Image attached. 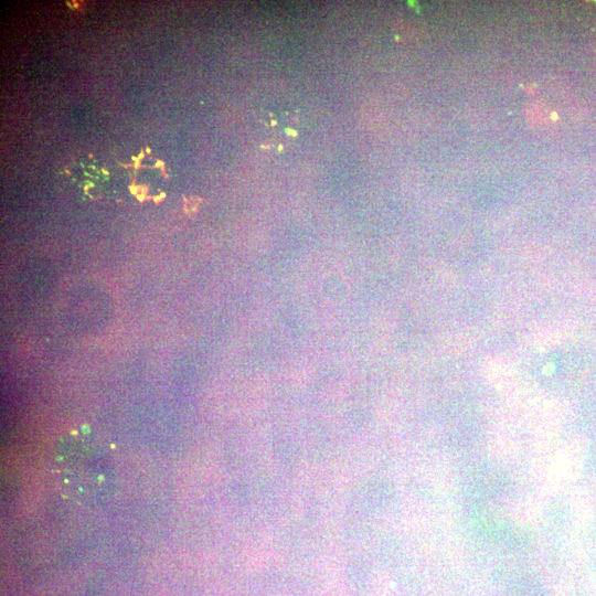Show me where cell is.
Segmentation results:
<instances>
[{"label": "cell", "instance_id": "cell-1", "mask_svg": "<svg viewBox=\"0 0 596 596\" xmlns=\"http://www.w3.org/2000/svg\"><path fill=\"white\" fill-rule=\"evenodd\" d=\"M52 466L58 487L76 502L102 503L114 492L116 472L110 456L92 440L73 437L63 441Z\"/></svg>", "mask_w": 596, "mask_h": 596}]
</instances>
